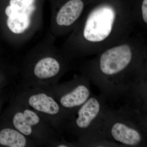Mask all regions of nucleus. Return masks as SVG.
Returning a JSON list of instances; mask_svg holds the SVG:
<instances>
[{"label": "nucleus", "instance_id": "1", "mask_svg": "<svg viewBox=\"0 0 147 147\" xmlns=\"http://www.w3.org/2000/svg\"><path fill=\"white\" fill-rule=\"evenodd\" d=\"M144 56L129 44L103 51L90 64L86 74L107 98L136 94L146 97Z\"/></svg>", "mask_w": 147, "mask_h": 147}, {"label": "nucleus", "instance_id": "2", "mask_svg": "<svg viewBox=\"0 0 147 147\" xmlns=\"http://www.w3.org/2000/svg\"><path fill=\"white\" fill-rule=\"evenodd\" d=\"M45 0H0V37L13 48L24 47L43 25Z\"/></svg>", "mask_w": 147, "mask_h": 147}, {"label": "nucleus", "instance_id": "3", "mask_svg": "<svg viewBox=\"0 0 147 147\" xmlns=\"http://www.w3.org/2000/svg\"><path fill=\"white\" fill-rule=\"evenodd\" d=\"M110 110L104 94H92L90 97L79 108L74 120V133L83 146H112L105 140V131Z\"/></svg>", "mask_w": 147, "mask_h": 147}, {"label": "nucleus", "instance_id": "4", "mask_svg": "<svg viewBox=\"0 0 147 147\" xmlns=\"http://www.w3.org/2000/svg\"><path fill=\"white\" fill-rule=\"evenodd\" d=\"M105 137L114 146H146L147 116L137 112L110 109Z\"/></svg>", "mask_w": 147, "mask_h": 147}, {"label": "nucleus", "instance_id": "5", "mask_svg": "<svg viewBox=\"0 0 147 147\" xmlns=\"http://www.w3.org/2000/svg\"><path fill=\"white\" fill-rule=\"evenodd\" d=\"M119 13L111 6L102 5L94 8L87 15L81 28H75L63 48L76 44L83 39L90 45H99L113 35Z\"/></svg>", "mask_w": 147, "mask_h": 147}, {"label": "nucleus", "instance_id": "6", "mask_svg": "<svg viewBox=\"0 0 147 147\" xmlns=\"http://www.w3.org/2000/svg\"><path fill=\"white\" fill-rule=\"evenodd\" d=\"M48 1L51 9L50 33L55 37L73 30L84 11L83 0Z\"/></svg>", "mask_w": 147, "mask_h": 147}, {"label": "nucleus", "instance_id": "7", "mask_svg": "<svg viewBox=\"0 0 147 147\" xmlns=\"http://www.w3.org/2000/svg\"><path fill=\"white\" fill-rule=\"evenodd\" d=\"M92 94L90 80L86 74L76 79L71 88L61 95L60 104L64 109L75 113Z\"/></svg>", "mask_w": 147, "mask_h": 147}, {"label": "nucleus", "instance_id": "8", "mask_svg": "<svg viewBox=\"0 0 147 147\" xmlns=\"http://www.w3.org/2000/svg\"><path fill=\"white\" fill-rule=\"evenodd\" d=\"M29 105L33 108L51 115L60 114L61 107L59 103L51 96L45 94L33 95L29 98Z\"/></svg>", "mask_w": 147, "mask_h": 147}, {"label": "nucleus", "instance_id": "9", "mask_svg": "<svg viewBox=\"0 0 147 147\" xmlns=\"http://www.w3.org/2000/svg\"><path fill=\"white\" fill-rule=\"evenodd\" d=\"M39 121L38 116L32 110L29 109L16 113L13 119V124L15 128L26 136L31 134L32 126L38 124Z\"/></svg>", "mask_w": 147, "mask_h": 147}, {"label": "nucleus", "instance_id": "10", "mask_svg": "<svg viewBox=\"0 0 147 147\" xmlns=\"http://www.w3.org/2000/svg\"><path fill=\"white\" fill-rule=\"evenodd\" d=\"M26 144V137L18 130L5 128L0 131V144L9 147H24Z\"/></svg>", "mask_w": 147, "mask_h": 147}, {"label": "nucleus", "instance_id": "11", "mask_svg": "<svg viewBox=\"0 0 147 147\" xmlns=\"http://www.w3.org/2000/svg\"><path fill=\"white\" fill-rule=\"evenodd\" d=\"M142 17L145 24H147V0H143L141 7Z\"/></svg>", "mask_w": 147, "mask_h": 147}, {"label": "nucleus", "instance_id": "12", "mask_svg": "<svg viewBox=\"0 0 147 147\" xmlns=\"http://www.w3.org/2000/svg\"><path fill=\"white\" fill-rule=\"evenodd\" d=\"M57 147H68V146H67V145L65 144H61L58 145V146H57Z\"/></svg>", "mask_w": 147, "mask_h": 147}, {"label": "nucleus", "instance_id": "13", "mask_svg": "<svg viewBox=\"0 0 147 147\" xmlns=\"http://www.w3.org/2000/svg\"><path fill=\"white\" fill-rule=\"evenodd\" d=\"M1 46H2L1 44V42H0V47H1Z\"/></svg>", "mask_w": 147, "mask_h": 147}]
</instances>
